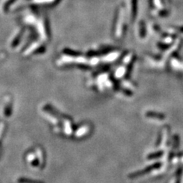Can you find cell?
<instances>
[{"mask_svg": "<svg viewBox=\"0 0 183 183\" xmlns=\"http://www.w3.org/2000/svg\"><path fill=\"white\" fill-rule=\"evenodd\" d=\"M161 164H162L161 163H155V164H152V166H148V167L145 168V169H144L143 170H141V171H138V172H137V173H132V174H131L130 176H129V177H130V178H133V179L137 178V177H139L140 176H143V175L150 173V172L152 171V170H155V169H157V168H159V166H161Z\"/></svg>", "mask_w": 183, "mask_h": 183, "instance_id": "1", "label": "cell"}, {"mask_svg": "<svg viewBox=\"0 0 183 183\" xmlns=\"http://www.w3.org/2000/svg\"><path fill=\"white\" fill-rule=\"evenodd\" d=\"M146 115L147 118L159 119V120H163V119L166 118V116H164L163 115H162V114L155 113V112H147V113L146 114Z\"/></svg>", "mask_w": 183, "mask_h": 183, "instance_id": "2", "label": "cell"}, {"mask_svg": "<svg viewBox=\"0 0 183 183\" xmlns=\"http://www.w3.org/2000/svg\"><path fill=\"white\" fill-rule=\"evenodd\" d=\"M163 155V151H159V152H156L155 153H151V154L148 155L147 158L149 159H156V158H159L161 157Z\"/></svg>", "mask_w": 183, "mask_h": 183, "instance_id": "3", "label": "cell"}]
</instances>
